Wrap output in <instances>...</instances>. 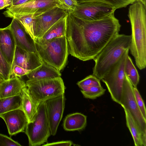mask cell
Instances as JSON below:
<instances>
[{"instance_id":"cell-1","label":"cell","mask_w":146,"mask_h":146,"mask_svg":"<svg viewBox=\"0 0 146 146\" xmlns=\"http://www.w3.org/2000/svg\"><path fill=\"white\" fill-rule=\"evenodd\" d=\"M121 27L114 13L99 20L86 21L68 12L66 37L69 54L83 61L93 60L119 34Z\"/></svg>"},{"instance_id":"cell-2","label":"cell","mask_w":146,"mask_h":146,"mask_svg":"<svg viewBox=\"0 0 146 146\" xmlns=\"http://www.w3.org/2000/svg\"><path fill=\"white\" fill-rule=\"evenodd\" d=\"M128 16L131 29L129 50L137 67L143 70L146 66V5L136 0L129 6Z\"/></svg>"},{"instance_id":"cell-3","label":"cell","mask_w":146,"mask_h":146,"mask_svg":"<svg viewBox=\"0 0 146 146\" xmlns=\"http://www.w3.org/2000/svg\"><path fill=\"white\" fill-rule=\"evenodd\" d=\"M131 35L119 34L113 37L93 59L92 74L101 80L112 67L129 49Z\"/></svg>"},{"instance_id":"cell-4","label":"cell","mask_w":146,"mask_h":146,"mask_svg":"<svg viewBox=\"0 0 146 146\" xmlns=\"http://www.w3.org/2000/svg\"><path fill=\"white\" fill-rule=\"evenodd\" d=\"M34 40L37 53L43 62L59 71L64 68L69 54L65 36L43 42Z\"/></svg>"},{"instance_id":"cell-5","label":"cell","mask_w":146,"mask_h":146,"mask_svg":"<svg viewBox=\"0 0 146 146\" xmlns=\"http://www.w3.org/2000/svg\"><path fill=\"white\" fill-rule=\"evenodd\" d=\"M25 84L29 95L38 106L41 102L64 93L65 87L61 77L37 80H28Z\"/></svg>"},{"instance_id":"cell-6","label":"cell","mask_w":146,"mask_h":146,"mask_svg":"<svg viewBox=\"0 0 146 146\" xmlns=\"http://www.w3.org/2000/svg\"><path fill=\"white\" fill-rule=\"evenodd\" d=\"M25 132L30 146H37L46 142L51 135L47 119L45 102L39 104L34 119L27 125Z\"/></svg>"},{"instance_id":"cell-7","label":"cell","mask_w":146,"mask_h":146,"mask_svg":"<svg viewBox=\"0 0 146 146\" xmlns=\"http://www.w3.org/2000/svg\"><path fill=\"white\" fill-rule=\"evenodd\" d=\"M133 87L125 74L120 104L124 109L130 113L141 132L143 145L146 144V120L143 117L136 102L133 89Z\"/></svg>"},{"instance_id":"cell-8","label":"cell","mask_w":146,"mask_h":146,"mask_svg":"<svg viewBox=\"0 0 146 146\" xmlns=\"http://www.w3.org/2000/svg\"><path fill=\"white\" fill-rule=\"evenodd\" d=\"M129 49L126 50L119 61L101 80L106 84L112 100L120 104L125 74V65Z\"/></svg>"},{"instance_id":"cell-9","label":"cell","mask_w":146,"mask_h":146,"mask_svg":"<svg viewBox=\"0 0 146 146\" xmlns=\"http://www.w3.org/2000/svg\"><path fill=\"white\" fill-rule=\"evenodd\" d=\"M117 9L115 7L106 3L89 1L78 3L76 9L71 12L79 19L93 21L102 19L114 13Z\"/></svg>"},{"instance_id":"cell-10","label":"cell","mask_w":146,"mask_h":146,"mask_svg":"<svg viewBox=\"0 0 146 146\" xmlns=\"http://www.w3.org/2000/svg\"><path fill=\"white\" fill-rule=\"evenodd\" d=\"M55 7L67 11L58 0H32L23 4L7 7L3 14L5 17L11 18L16 14L45 11Z\"/></svg>"},{"instance_id":"cell-11","label":"cell","mask_w":146,"mask_h":146,"mask_svg":"<svg viewBox=\"0 0 146 146\" xmlns=\"http://www.w3.org/2000/svg\"><path fill=\"white\" fill-rule=\"evenodd\" d=\"M68 12L58 7L43 12H36L35 20V39L41 38L57 22L66 16Z\"/></svg>"},{"instance_id":"cell-12","label":"cell","mask_w":146,"mask_h":146,"mask_svg":"<svg viewBox=\"0 0 146 146\" xmlns=\"http://www.w3.org/2000/svg\"><path fill=\"white\" fill-rule=\"evenodd\" d=\"M64 94L49 99L45 101L46 113L51 134H56L62 119L65 107Z\"/></svg>"},{"instance_id":"cell-13","label":"cell","mask_w":146,"mask_h":146,"mask_svg":"<svg viewBox=\"0 0 146 146\" xmlns=\"http://www.w3.org/2000/svg\"><path fill=\"white\" fill-rule=\"evenodd\" d=\"M6 125L11 136L24 132L29 123L27 118L21 108L8 112L0 115Z\"/></svg>"},{"instance_id":"cell-14","label":"cell","mask_w":146,"mask_h":146,"mask_svg":"<svg viewBox=\"0 0 146 146\" xmlns=\"http://www.w3.org/2000/svg\"><path fill=\"white\" fill-rule=\"evenodd\" d=\"M8 26L14 36L16 45L27 51L37 53L34 40L16 19L12 18Z\"/></svg>"},{"instance_id":"cell-15","label":"cell","mask_w":146,"mask_h":146,"mask_svg":"<svg viewBox=\"0 0 146 146\" xmlns=\"http://www.w3.org/2000/svg\"><path fill=\"white\" fill-rule=\"evenodd\" d=\"M42 62L37 53L27 51L16 45L11 68L17 65L32 70L41 66Z\"/></svg>"},{"instance_id":"cell-16","label":"cell","mask_w":146,"mask_h":146,"mask_svg":"<svg viewBox=\"0 0 146 146\" xmlns=\"http://www.w3.org/2000/svg\"><path fill=\"white\" fill-rule=\"evenodd\" d=\"M15 46V39L8 26L0 28V50L5 59L11 66Z\"/></svg>"},{"instance_id":"cell-17","label":"cell","mask_w":146,"mask_h":146,"mask_svg":"<svg viewBox=\"0 0 146 146\" xmlns=\"http://www.w3.org/2000/svg\"><path fill=\"white\" fill-rule=\"evenodd\" d=\"M25 86V83L18 77L5 80L0 83V98L21 95Z\"/></svg>"},{"instance_id":"cell-18","label":"cell","mask_w":146,"mask_h":146,"mask_svg":"<svg viewBox=\"0 0 146 146\" xmlns=\"http://www.w3.org/2000/svg\"><path fill=\"white\" fill-rule=\"evenodd\" d=\"M26 76L29 80H37L61 77V74L55 68L43 62L41 66L31 70Z\"/></svg>"},{"instance_id":"cell-19","label":"cell","mask_w":146,"mask_h":146,"mask_svg":"<svg viewBox=\"0 0 146 146\" xmlns=\"http://www.w3.org/2000/svg\"><path fill=\"white\" fill-rule=\"evenodd\" d=\"M68 14L52 26L41 38L34 40L43 42L53 38L66 36Z\"/></svg>"},{"instance_id":"cell-20","label":"cell","mask_w":146,"mask_h":146,"mask_svg":"<svg viewBox=\"0 0 146 146\" xmlns=\"http://www.w3.org/2000/svg\"><path fill=\"white\" fill-rule=\"evenodd\" d=\"M86 123V116L77 112L68 115L64 120L63 126L66 131H80L85 128Z\"/></svg>"},{"instance_id":"cell-21","label":"cell","mask_w":146,"mask_h":146,"mask_svg":"<svg viewBox=\"0 0 146 146\" xmlns=\"http://www.w3.org/2000/svg\"><path fill=\"white\" fill-rule=\"evenodd\" d=\"M21 108L25 112L29 122L32 121L37 114L38 106L29 95L25 86L21 94Z\"/></svg>"},{"instance_id":"cell-22","label":"cell","mask_w":146,"mask_h":146,"mask_svg":"<svg viewBox=\"0 0 146 146\" xmlns=\"http://www.w3.org/2000/svg\"><path fill=\"white\" fill-rule=\"evenodd\" d=\"M36 12L32 13L16 14L11 18L16 19L26 31L34 40L35 39L34 30L35 20Z\"/></svg>"},{"instance_id":"cell-23","label":"cell","mask_w":146,"mask_h":146,"mask_svg":"<svg viewBox=\"0 0 146 146\" xmlns=\"http://www.w3.org/2000/svg\"><path fill=\"white\" fill-rule=\"evenodd\" d=\"M21 95L0 98V115L12 110L21 108Z\"/></svg>"},{"instance_id":"cell-24","label":"cell","mask_w":146,"mask_h":146,"mask_svg":"<svg viewBox=\"0 0 146 146\" xmlns=\"http://www.w3.org/2000/svg\"><path fill=\"white\" fill-rule=\"evenodd\" d=\"M124 110L125 113L127 125L131 133L135 145L143 146V138L139 128L129 111L125 109Z\"/></svg>"},{"instance_id":"cell-25","label":"cell","mask_w":146,"mask_h":146,"mask_svg":"<svg viewBox=\"0 0 146 146\" xmlns=\"http://www.w3.org/2000/svg\"><path fill=\"white\" fill-rule=\"evenodd\" d=\"M125 73L133 87L137 88L139 81V76L128 54L127 56L125 62Z\"/></svg>"},{"instance_id":"cell-26","label":"cell","mask_w":146,"mask_h":146,"mask_svg":"<svg viewBox=\"0 0 146 146\" xmlns=\"http://www.w3.org/2000/svg\"><path fill=\"white\" fill-rule=\"evenodd\" d=\"M81 92L86 98L94 99L103 95L106 90L102 86H82Z\"/></svg>"},{"instance_id":"cell-27","label":"cell","mask_w":146,"mask_h":146,"mask_svg":"<svg viewBox=\"0 0 146 146\" xmlns=\"http://www.w3.org/2000/svg\"><path fill=\"white\" fill-rule=\"evenodd\" d=\"M100 80L93 74L90 75L78 82L77 84L80 88L82 86H101Z\"/></svg>"},{"instance_id":"cell-28","label":"cell","mask_w":146,"mask_h":146,"mask_svg":"<svg viewBox=\"0 0 146 146\" xmlns=\"http://www.w3.org/2000/svg\"><path fill=\"white\" fill-rule=\"evenodd\" d=\"M0 69L5 80L10 78L11 66L5 59L0 50Z\"/></svg>"},{"instance_id":"cell-29","label":"cell","mask_w":146,"mask_h":146,"mask_svg":"<svg viewBox=\"0 0 146 146\" xmlns=\"http://www.w3.org/2000/svg\"><path fill=\"white\" fill-rule=\"evenodd\" d=\"M136 101L141 113L146 120V111L144 102L137 88H133Z\"/></svg>"},{"instance_id":"cell-30","label":"cell","mask_w":146,"mask_h":146,"mask_svg":"<svg viewBox=\"0 0 146 146\" xmlns=\"http://www.w3.org/2000/svg\"><path fill=\"white\" fill-rule=\"evenodd\" d=\"M31 70L18 66H14L11 68L10 78L15 76L21 78V77L26 75Z\"/></svg>"},{"instance_id":"cell-31","label":"cell","mask_w":146,"mask_h":146,"mask_svg":"<svg viewBox=\"0 0 146 146\" xmlns=\"http://www.w3.org/2000/svg\"><path fill=\"white\" fill-rule=\"evenodd\" d=\"M21 146L18 142L11 137L0 133V146Z\"/></svg>"},{"instance_id":"cell-32","label":"cell","mask_w":146,"mask_h":146,"mask_svg":"<svg viewBox=\"0 0 146 146\" xmlns=\"http://www.w3.org/2000/svg\"><path fill=\"white\" fill-rule=\"evenodd\" d=\"M65 7L67 11L72 12L76 9L78 2L77 0H58Z\"/></svg>"},{"instance_id":"cell-33","label":"cell","mask_w":146,"mask_h":146,"mask_svg":"<svg viewBox=\"0 0 146 146\" xmlns=\"http://www.w3.org/2000/svg\"><path fill=\"white\" fill-rule=\"evenodd\" d=\"M78 3L89 1H95L106 3L115 7L117 9L123 7L120 4L116 2L114 0H77Z\"/></svg>"},{"instance_id":"cell-34","label":"cell","mask_w":146,"mask_h":146,"mask_svg":"<svg viewBox=\"0 0 146 146\" xmlns=\"http://www.w3.org/2000/svg\"><path fill=\"white\" fill-rule=\"evenodd\" d=\"M72 142L70 141H61L47 143L44 146H70L73 144Z\"/></svg>"},{"instance_id":"cell-35","label":"cell","mask_w":146,"mask_h":146,"mask_svg":"<svg viewBox=\"0 0 146 146\" xmlns=\"http://www.w3.org/2000/svg\"><path fill=\"white\" fill-rule=\"evenodd\" d=\"M12 5V0H0V10Z\"/></svg>"},{"instance_id":"cell-36","label":"cell","mask_w":146,"mask_h":146,"mask_svg":"<svg viewBox=\"0 0 146 146\" xmlns=\"http://www.w3.org/2000/svg\"><path fill=\"white\" fill-rule=\"evenodd\" d=\"M121 5L123 7H126L129 4H132L137 0H114Z\"/></svg>"},{"instance_id":"cell-37","label":"cell","mask_w":146,"mask_h":146,"mask_svg":"<svg viewBox=\"0 0 146 146\" xmlns=\"http://www.w3.org/2000/svg\"><path fill=\"white\" fill-rule=\"evenodd\" d=\"M32 0H18L14 3L12 5H18L23 4Z\"/></svg>"},{"instance_id":"cell-38","label":"cell","mask_w":146,"mask_h":146,"mask_svg":"<svg viewBox=\"0 0 146 146\" xmlns=\"http://www.w3.org/2000/svg\"><path fill=\"white\" fill-rule=\"evenodd\" d=\"M139 0L142 3H143L144 4L146 5V0Z\"/></svg>"},{"instance_id":"cell-39","label":"cell","mask_w":146,"mask_h":146,"mask_svg":"<svg viewBox=\"0 0 146 146\" xmlns=\"http://www.w3.org/2000/svg\"><path fill=\"white\" fill-rule=\"evenodd\" d=\"M17 0H12V5L14 3H15V2H16Z\"/></svg>"},{"instance_id":"cell-40","label":"cell","mask_w":146,"mask_h":146,"mask_svg":"<svg viewBox=\"0 0 146 146\" xmlns=\"http://www.w3.org/2000/svg\"><path fill=\"white\" fill-rule=\"evenodd\" d=\"M0 74L3 75L2 72L0 69Z\"/></svg>"}]
</instances>
